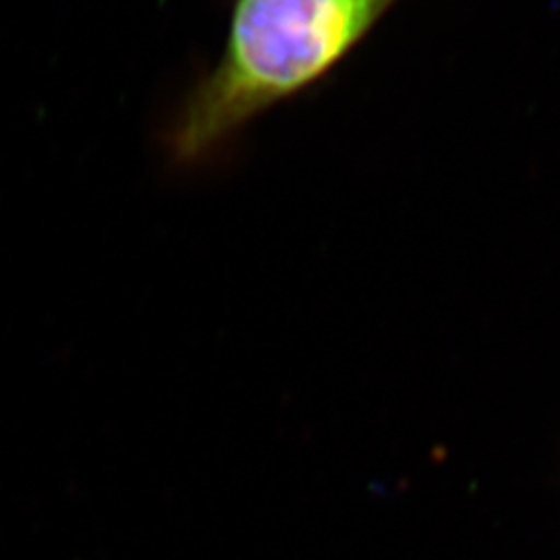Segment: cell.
<instances>
[{
	"label": "cell",
	"instance_id": "obj_1",
	"mask_svg": "<svg viewBox=\"0 0 560 560\" xmlns=\"http://www.w3.org/2000/svg\"><path fill=\"white\" fill-rule=\"evenodd\" d=\"M399 0H231L217 60L162 131L177 168L221 161L243 131L328 80Z\"/></svg>",
	"mask_w": 560,
	"mask_h": 560
}]
</instances>
